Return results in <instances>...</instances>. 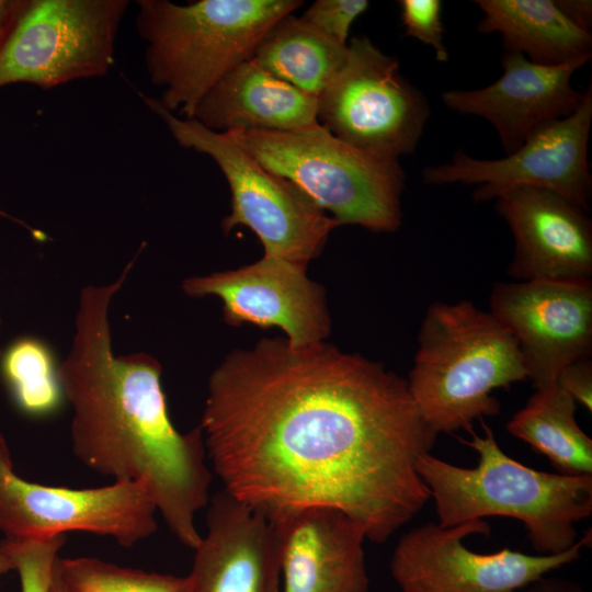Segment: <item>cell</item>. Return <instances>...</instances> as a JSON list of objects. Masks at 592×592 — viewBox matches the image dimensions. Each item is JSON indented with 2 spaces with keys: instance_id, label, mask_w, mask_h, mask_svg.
Segmentation results:
<instances>
[{
  "instance_id": "cell-1",
  "label": "cell",
  "mask_w": 592,
  "mask_h": 592,
  "mask_svg": "<svg viewBox=\"0 0 592 592\" xmlns=\"http://www.w3.org/2000/svg\"><path fill=\"white\" fill-rule=\"evenodd\" d=\"M198 426L224 491L269 521L330 506L379 544L430 499L417 462L437 434L407 379L327 342L264 338L231 352Z\"/></svg>"
},
{
  "instance_id": "cell-2",
  "label": "cell",
  "mask_w": 592,
  "mask_h": 592,
  "mask_svg": "<svg viewBox=\"0 0 592 592\" xmlns=\"http://www.w3.org/2000/svg\"><path fill=\"white\" fill-rule=\"evenodd\" d=\"M133 259L113 282L81 289L75 333L60 379L72 409L75 456L95 473L143 485L170 532L195 549V516L209 502L212 473L200 426L180 432L169 415L162 367L144 353L115 354L112 299Z\"/></svg>"
},
{
  "instance_id": "cell-3",
  "label": "cell",
  "mask_w": 592,
  "mask_h": 592,
  "mask_svg": "<svg viewBox=\"0 0 592 592\" xmlns=\"http://www.w3.org/2000/svg\"><path fill=\"white\" fill-rule=\"evenodd\" d=\"M470 431L462 443L478 454L465 468L430 453L418 458L417 471L435 503L437 524L455 526L488 516L521 521L533 549L554 555L577 540L576 524L592 514V474L566 475L536 470L511 458L499 446L492 429Z\"/></svg>"
},
{
  "instance_id": "cell-4",
  "label": "cell",
  "mask_w": 592,
  "mask_h": 592,
  "mask_svg": "<svg viewBox=\"0 0 592 592\" xmlns=\"http://www.w3.org/2000/svg\"><path fill=\"white\" fill-rule=\"evenodd\" d=\"M407 383L423 421L439 435L473 431L501 411L492 396L527 379L517 342L473 301H435L421 321Z\"/></svg>"
},
{
  "instance_id": "cell-5",
  "label": "cell",
  "mask_w": 592,
  "mask_h": 592,
  "mask_svg": "<svg viewBox=\"0 0 592 592\" xmlns=\"http://www.w3.org/2000/svg\"><path fill=\"white\" fill-rule=\"evenodd\" d=\"M299 0H198L185 4L138 0L135 19L145 42L151 83L169 112L192 118L207 92L252 58L267 30L303 5Z\"/></svg>"
},
{
  "instance_id": "cell-6",
  "label": "cell",
  "mask_w": 592,
  "mask_h": 592,
  "mask_svg": "<svg viewBox=\"0 0 592 592\" xmlns=\"http://www.w3.org/2000/svg\"><path fill=\"white\" fill-rule=\"evenodd\" d=\"M264 168L311 197L339 226L395 232L406 173L398 160L358 150L321 125L297 132L229 130Z\"/></svg>"
},
{
  "instance_id": "cell-7",
  "label": "cell",
  "mask_w": 592,
  "mask_h": 592,
  "mask_svg": "<svg viewBox=\"0 0 592 592\" xmlns=\"http://www.w3.org/2000/svg\"><path fill=\"white\" fill-rule=\"evenodd\" d=\"M143 99L181 147L209 156L221 170L231 192V210L221 223L225 234L246 226L261 241L264 255L305 267L322 252L339 225L300 187L264 168L227 133L180 117L157 98Z\"/></svg>"
},
{
  "instance_id": "cell-8",
  "label": "cell",
  "mask_w": 592,
  "mask_h": 592,
  "mask_svg": "<svg viewBox=\"0 0 592 592\" xmlns=\"http://www.w3.org/2000/svg\"><path fill=\"white\" fill-rule=\"evenodd\" d=\"M430 114L426 98L402 76L398 60L367 36L349 39L344 66L317 96L319 125L388 160L415 151Z\"/></svg>"
},
{
  "instance_id": "cell-9",
  "label": "cell",
  "mask_w": 592,
  "mask_h": 592,
  "mask_svg": "<svg viewBox=\"0 0 592 592\" xmlns=\"http://www.w3.org/2000/svg\"><path fill=\"white\" fill-rule=\"evenodd\" d=\"M127 0H30L0 50V89L106 75Z\"/></svg>"
},
{
  "instance_id": "cell-10",
  "label": "cell",
  "mask_w": 592,
  "mask_h": 592,
  "mask_svg": "<svg viewBox=\"0 0 592 592\" xmlns=\"http://www.w3.org/2000/svg\"><path fill=\"white\" fill-rule=\"evenodd\" d=\"M157 508L140 483L71 489L29 481L14 470L0 431V531L10 539H43L69 532L113 538L133 547L157 531Z\"/></svg>"
},
{
  "instance_id": "cell-11",
  "label": "cell",
  "mask_w": 592,
  "mask_h": 592,
  "mask_svg": "<svg viewBox=\"0 0 592 592\" xmlns=\"http://www.w3.org/2000/svg\"><path fill=\"white\" fill-rule=\"evenodd\" d=\"M485 520L443 527L426 523L403 534L390 559L401 592H519L553 570L579 559L590 543L585 534L569 549L531 555L511 548L479 554L466 547L470 535H489Z\"/></svg>"
},
{
  "instance_id": "cell-12",
  "label": "cell",
  "mask_w": 592,
  "mask_h": 592,
  "mask_svg": "<svg viewBox=\"0 0 592 592\" xmlns=\"http://www.w3.org/2000/svg\"><path fill=\"white\" fill-rule=\"evenodd\" d=\"M592 124V86L569 116L542 126L511 155L477 159L457 150L449 162L428 166L422 180L430 185L476 184L475 202L494 200L520 186L551 191L588 212L592 175L588 144Z\"/></svg>"
},
{
  "instance_id": "cell-13",
  "label": "cell",
  "mask_w": 592,
  "mask_h": 592,
  "mask_svg": "<svg viewBox=\"0 0 592 592\" xmlns=\"http://www.w3.org/2000/svg\"><path fill=\"white\" fill-rule=\"evenodd\" d=\"M489 311L517 342L535 389L592 356V278L499 282Z\"/></svg>"
},
{
  "instance_id": "cell-14",
  "label": "cell",
  "mask_w": 592,
  "mask_h": 592,
  "mask_svg": "<svg viewBox=\"0 0 592 592\" xmlns=\"http://www.w3.org/2000/svg\"><path fill=\"white\" fill-rule=\"evenodd\" d=\"M190 297L216 296L227 323L278 327L295 348L325 342L331 319L321 285L306 267L264 255L239 269L191 276L182 282Z\"/></svg>"
},
{
  "instance_id": "cell-15",
  "label": "cell",
  "mask_w": 592,
  "mask_h": 592,
  "mask_svg": "<svg viewBox=\"0 0 592 592\" xmlns=\"http://www.w3.org/2000/svg\"><path fill=\"white\" fill-rule=\"evenodd\" d=\"M588 61L578 59L545 66L520 53L504 50L503 73L497 81L476 90L444 91L442 102L457 113L488 121L508 156L535 130L571 115L579 107L585 91H578L571 78Z\"/></svg>"
},
{
  "instance_id": "cell-16",
  "label": "cell",
  "mask_w": 592,
  "mask_h": 592,
  "mask_svg": "<svg viewBox=\"0 0 592 592\" xmlns=\"http://www.w3.org/2000/svg\"><path fill=\"white\" fill-rule=\"evenodd\" d=\"M514 237L508 274L517 282L592 278V221L557 193L520 186L496 198Z\"/></svg>"
},
{
  "instance_id": "cell-17",
  "label": "cell",
  "mask_w": 592,
  "mask_h": 592,
  "mask_svg": "<svg viewBox=\"0 0 592 592\" xmlns=\"http://www.w3.org/2000/svg\"><path fill=\"white\" fill-rule=\"evenodd\" d=\"M273 524L281 592H368L362 527L344 512L308 506Z\"/></svg>"
},
{
  "instance_id": "cell-18",
  "label": "cell",
  "mask_w": 592,
  "mask_h": 592,
  "mask_svg": "<svg viewBox=\"0 0 592 592\" xmlns=\"http://www.w3.org/2000/svg\"><path fill=\"white\" fill-rule=\"evenodd\" d=\"M207 508L206 534L189 574L191 592H281L273 524L224 490Z\"/></svg>"
},
{
  "instance_id": "cell-19",
  "label": "cell",
  "mask_w": 592,
  "mask_h": 592,
  "mask_svg": "<svg viewBox=\"0 0 592 592\" xmlns=\"http://www.w3.org/2000/svg\"><path fill=\"white\" fill-rule=\"evenodd\" d=\"M192 118L218 133L297 132L319 124L316 96L275 78L252 59L227 72L202 99Z\"/></svg>"
},
{
  "instance_id": "cell-20",
  "label": "cell",
  "mask_w": 592,
  "mask_h": 592,
  "mask_svg": "<svg viewBox=\"0 0 592 592\" xmlns=\"http://www.w3.org/2000/svg\"><path fill=\"white\" fill-rule=\"evenodd\" d=\"M483 13L477 29L499 33L504 50L528 60L557 66L590 59L592 36L574 25L555 0H475Z\"/></svg>"
},
{
  "instance_id": "cell-21",
  "label": "cell",
  "mask_w": 592,
  "mask_h": 592,
  "mask_svg": "<svg viewBox=\"0 0 592 592\" xmlns=\"http://www.w3.org/2000/svg\"><path fill=\"white\" fill-rule=\"evenodd\" d=\"M346 58L348 45L291 13L267 30L251 59L275 78L317 98Z\"/></svg>"
},
{
  "instance_id": "cell-22",
  "label": "cell",
  "mask_w": 592,
  "mask_h": 592,
  "mask_svg": "<svg viewBox=\"0 0 592 592\" xmlns=\"http://www.w3.org/2000/svg\"><path fill=\"white\" fill-rule=\"evenodd\" d=\"M576 403L557 383L536 388L506 430L545 455L560 474H592V440L576 421Z\"/></svg>"
},
{
  "instance_id": "cell-23",
  "label": "cell",
  "mask_w": 592,
  "mask_h": 592,
  "mask_svg": "<svg viewBox=\"0 0 592 592\" xmlns=\"http://www.w3.org/2000/svg\"><path fill=\"white\" fill-rule=\"evenodd\" d=\"M60 363L44 340L21 337L0 354V376L20 412L30 418L57 413L66 400Z\"/></svg>"
},
{
  "instance_id": "cell-24",
  "label": "cell",
  "mask_w": 592,
  "mask_h": 592,
  "mask_svg": "<svg viewBox=\"0 0 592 592\" xmlns=\"http://www.w3.org/2000/svg\"><path fill=\"white\" fill-rule=\"evenodd\" d=\"M62 592H191L190 577L126 568L95 557L56 560Z\"/></svg>"
},
{
  "instance_id": "cell-25",
  "label": "cell",
  "mask_w": 592,
  "mask_h": 592,
  "mask_svg": "<svg viewBox=\"0 0 592 592\" xmlns=\"http://www.w3.org/2000/svg\"><path fill=\"white\" fill-rule=\"evenodd\" d=\"M66 535L43 539H10L0 547L11 559L18 572L21 592H50L54 568Z\"/></svg>"
},
{
  "instance_id": "cell-26",
  "label": "cell",
  "mask_w": 592,
  "mask_h": 592,
  "mask_svg": "<svg viewBox=\"0 0 592 592\" xmlns=\"http://www.w3.org/2000/svg\"><path fill=\"white\" fill-rule=\"evenodd\" d=\"M400 18L405 37H414L431 46L436 60L446 62L448 52L443 42L444 26L440 0H400Z\"/></svg>"
},
{
  "instance_id": "cell-27",
  "label": "cell",
  "mask_w": 592,
  "mask_h": 592,
  "mask_svg": "<svg viewBox=\"0 0 592 592\" xmlns=\"http://www.w3.org/2000/svg\"><path fill=\"white\" fill-rule=\"evenodd\" d=\"M368 7L367 0H317L300 18L331 39L348 45L352 23Z\"/></svg>"
},
{
  "instance_id": "cell-28",
  "label": "cell",
  "mask_w": 592,
  "mask_h": 592,
  "mask_svg": "<svg viewBox=\"0 0 592 592\" xmlns=\"http://www.w3.org/2000/svg\"><path fill=\"white\" fill-rule=\"evenodd\" d=\"M556 383L576 402L592 411V360L581 358L566 365L558 374Z\"/></svg>"
},
{
  "instance_id": "cell-29",
  "label": "cell",
  "mask_w": 592,
  "mask_h": 592,
  "mask_svg": "<svg viewBox=\"0 0 592 592\" xmlns=\"http://www.w3.org/2000/svg\"><path fill=\"white\" fill-rule=\"evenodd\" d=\"M30 0H0V50Z\"/></svg>"
},
{
  "instance_id": "cell-30",
  "label": "cell",
  "mask_w": 592,
  "mask_h": 592,
  "mask_svg": "<svg viewBox=\"0 0 592 592\" xmlns=\"http://www.w3.org/2000/svg\"><path fill=\"white\" fill-rule=\"evenodd\" d=\"M560 11L578 27L589 32L592 25L590 0H555Z\"/></svg>"
},
{
  "instance_id": "cell-31",
  "label": "cell",
  "mask_w": 592,
  "mask_h": 592,
  "mask_svg": "<svg viewBox=\"0 0 592 592\" xmlns=\"http://www.w3.org/2000/svg\"><path fill=\"white\" fill-rule=\"evenodd\" d=\"M519 592H587L578 583L551 577H542Z\"/></svg>"
},
{
  "instance_id": "cell-32",
  "label": "cell",
  "mask_w": 592,
  "mask_h": 592,
  "mask_svg": "<svg viewBox=\"0 0 592 592\" xmlns=\"http://www.w3.org/2000/svg\"><path fill=\"white\" fill-rule=\"evenodd\" d=\"M14 570L13 563L9 556L0 547V579L7 572Z\"/></svg>"
},
{
  "instance_id": "cell-33",
  "label": "cell",
  "mask_w": 592,
  "mask_h": 592,
  "mask_svg": "<svg viewBox=\"0 0 592 592\" xmlns=\"http://www.w3.org/2000/svg\"><path fill=\"white\" fill-rule=\"evenodd\" d=\"M55 566H56V563H55ZM50 592H62V589H61V585H60V582H59V579H58V576H57V572H56V568H54V574H53V582H52Z\"/></svg>"
},
{
  "instance_id": "cell-34",
  "label": "cell",
  "mask_w": 592,
  "mask_h": 592,
  "mask_svg": "<svg viewBox=\"0 0 592 592\" xmlns=\"http://www.w3.org/2000/svg\"><path fill=\"white\" fill-rule=\"evenodd\" d=\"M0 215H4V213L2 210H0Z\"/></svg>"
},
{
  "instance_id": "cell-35",
  "label": "cell",
  "mask_w": 592,
  "mask_h": 592,
  "mask_svg": "<svg viewBox=\"0 0 592 592\" xmlns=\"http://www.w3.org/2000/svg\"><path fill=\"white\" fill-rule=\"evenodd\" d=\"M0 322H1V319H0ZM1 352H2V351H1V349H0V354H1Z\"/></svg>"
}]
</instances>
